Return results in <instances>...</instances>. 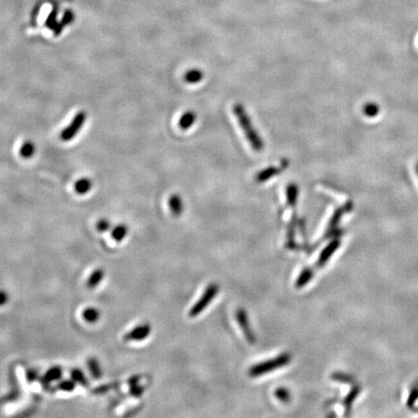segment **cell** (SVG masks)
<instances>
[{"label":"cell","instance_id":"29","mask_svg":"<svg viewBox=\"0 0 418 418\" xmlns=\"http://www.w3.org/2000/svg\"><path fill=\"white\" fill-rule=\"evenodd\" d=\"M37 377H38L37 371H35L33 369H28L26 372V379H27L28 383H33L37 379Z\"/></svg>","mask_w":418,"mask_h":418},{"label":"cell","instance_id":"11","mask_svg":"<svg viewBox=\"0 0 418 418\" xmlns=\"http://www.w3.org/2000/svg\"><path fill=\"white\" fill-rule=\"evenodd\" d=\"M105 276V271L103 268H96L93 270L91 274L86 281V287L90 290H93L98 287V285L103 281Z\"/></svg>","mask_w":418,"mask_h":418},{"label":"cell","instance_id":"14","mask_svg":"<svg viewBox=\"0 0 418 418\" xmlns=\"http://www.w3.org/2000/svg\"><path fill=\"white\" fill-rule=\"evenodd\" d=\"M87 367H88V370L90 372V375L92 376L95 380H99V379L102 378L103 373H102L101 366L99 364V361L95 357L88 358Z\"/></svg>","mask_w":418,"mask_h":418},{"label":"cell","instance_id":"28","mask_svg":"<svg viewBox=\"0 0 418 418\" xmlns=\"http://www.w3.org/2000/svg\"><path fill=\"white\" fill-rule=\"evenodd\" d=\"M143 392H144V387L140 386L139 384L131 386L130 390H129V394L133 397H140Z\"/></svg>","mask_w":418,"mask_h":418},{"label":"cell","instance_id":"31","mask_svg":"<svg viewBox=\"0 0 418 418\" xmlns=\"http://www.w3.org/2000/svg\"><path fill=\"white\" fill-rule=\"evenodd\" d=\"M115 386V384H113V385H105V386H102V387H98L93 392L94 393H102V392H106V391H108L109 390L111 387H113Z\"/></svg>","mask_w":418,"mask_h":418},{"label":"cell","instance_id":"23","mask_svg":"<svg viewBox=\"0 0 418 418\" xmlns=\"http://www.w3.org/2000/svg\"><path fill=\"white\" fill-rule=\"evenodd\" d=\"M380 110V107L376 103H368L363 107V112L367 117H376Z\"/></svg>","mask_w":418,"mask_h":418},{"label":"cell","instance_id":"12","mask_svg":"<svg viewBox=\"0 0 418 418\" xmlns=\"http://www.w3.org/2000/svg\"><path fill=\"white\" fill-rule=\"evenodd\" d=\"M170 211L174 216H180L183 212V201L179 195H172L169 199Z\"/></svg>","mask_w":418,"mask_h":418},{"label":"cell","instance_id":"25","mask_svg":"<svg viewBox=\"0 0 418 418\" xmlns=\"http://www.w3.org/2000/svg\"><path fill=\"white\" fill-rule=\"evenodd\" d=\"M359 392H360V388L358 387H355L354 389H352V391L350 392V394H349V395L347 396V398L345 399V401H344V405H345V407H346L347 412H348V410H350V408H351L352 404H353V402L356 400V397H357V396H358V394H359Z\"/></svg>","mask_w":418,"mask_h":418},{"label":"cell","instance_id":"30","mask_svg":"<svg viewBox=\"0 0 418 418\" xmlns=\"http://www.w3.org/2000/svg\"><path fill=\"white\" fill-rule=\"evenodd\" d=\"M332 378H333L335 381L342 382V383H351L350 378H349L348 376L343 375V374H335V375H333V377H332Z\"/></svg>","mask_w":418,"mask_h":418},{"label":"cell","instance_id":"3","mask_svg":"<svg viewBox=\"0 0 418 418\" xmlns=\"http://www.w3.org/2000/svg\"><path fill=\"white\" fill-rule=\"evenodd\" d=\"M218 293H219L218 285L216 284L208 285L202 295L200 297V299L195 303V305L192 306V308L189 311V317L196 318L197 316H199L212 302V300L215 298Z\"/></svg>","mask_w":418,"mask_h":418},{"label":"cell","instance_id":"22","mask_svg":"<svg viewBox=\"0 0 418 418\" xmlns=\"http://www.w3.org/2000/svg\"><path fill=\"white\" fill-rule=\"evenodd\" d=\"M313 277V271L311 269H305L297 279L295 286L299 289V288H303L310 280Z\"/></svg>","mask_w":418,"mask_h":418},{"label":"cell","instance_id":"18","mask_svg":"<svg viewBox=\"0 0 418 418\" xmlns=\"http://www.w3.org/2000/svg\"><path fill=\"white\" fill-rule=\"evenodd\" d=\"M91 186H92V183L90 179L83 177V178L78 179L75 183V191L78 195H85L87 192H89V190L91 189Z\"/></svg>","mask_w":418,"mask_h":418},{"label":"cell","instance_id":"33","mask_svg":"<svg viewBox=\"0 0 418 418\" xmlns=\"http://www.w3.org/2000/svg\"><path fill=\"white\" fill-rule=\"evenodd\" d=\"M139 380H140V376H134V377H132L128 380V384H129L130 387L134 386V385H137V384H139Z\"/></svg>","mask_w":418,"mask_h":418},{"label":"cell","instance_id":"7","mask_svg":"<svg viewBox=\"0 0 418 418\" xmlns=\"http://www.w3.org/2000/svg\"><path fill=\"white\" fill-rule=\"evenodd\" d=\"M236 320L239 326L241 327L246 339L250 344H254L255 343V336L249 326V321H248L247 315L245 313V311L242 309H239L236 312Z\"/></svg>","mask_w":418,"mask_h":418},{"label":"cell","instance_id":"5","mask_svg":"<svg viewBox=\"0 0 418 418\" xmlns=\"http://www.w3.org/2000/svg\"><path fill=\"white\" fill-rule=\"evenodd\" d=\"M151 333V326L147 323L144 324H140V325H137L136 327H134L133 329H131L130 331H128L125 336H124V341L125 342H141V341L145 340L146 338L149 337Z\"/></svg>","mask_w":418,"mask_h":418},{"label":"cell","instance_id":"15","mask_svg":"<svg viewBox=\"0 0 418 418\" xmlns=\"http://www.w3.org/2000/svg\"><path fill=\"white\" fill-rule=\"evenodd\" d=\"M71 379L76 382V384L84 388L89 387V382L86 379L84 373L79 368H74L71 370Z\"/></svg>","mask_w":418,"mask_h":418},{"label":"cell","instance_id":"19","mask_svg":"<svg viewBox=\"0 0 418 418\" xmlns=\"http://www.w3.org/2000/svg\"><path fill=\"white\" fill-rule=\"evenodd\" d=\"M203 78V73L199 69H191L184 76V79L188 83H198Z\"/></svg>","mask_w":418,"mask_h":418},{"label":"cell","instance_id":"16","mask_svg":"<svg viewBox=\"0 0 418 418\" xmlns=\"http://www.w3.org/2000/svg\"><path fill=\"white\" fill-rule=\"evenodd\" d=\"M196 118H197V116H196L195 112L187 111L185 113H183V115L179 119V127L182 130L189 129L191 126H193V124L195 123Z\"/></svg>","mask_w":418,"mask_h":418},{"label":"cell","instance_id":"9","mask_svg":"<svg viewBox=\"0 0 418 418\" xmlns=\"http://www.w3.org/2000/svg\"><path fill=\"white\" fill-rule=\"evenodd\" d=\"M62 374H63V371H62L61 367H59V366H53V367L49 368L45 373V375L42 378V382L45 385H49V384H51L53 382L59 381L61 379Z\"/></svg>","mask_w":418,"mask_h":418},{"label":"cell","instance_id":"17","mask_svg":"<svg viewBox=\"0 0 418 418\" xmlns=\"http://www.w3.org/2000/svg\"><path fill=\"white\" fill-rule=\"evenodd\" d=\"M110 234H111V237H112V239L114 241L121 242L124 238L127 236V234H128V228L125 225H123V224L117 225L116 227H114L111 230V233Z\"/></svg>","mask_w":418,"mask_h":418},{"label":"cell","instance_id":"27","mask_svg":"<svg viewBox=\"0 0 418 418\" xmlns=\"http://www.w3.org/2000/svg\"><path fill=\"white\" fill-rule=\"evenodd\" d=\"M96 229L100 232H108L110 229V222L107 219H101L97 222Z\"/></svg>","mask_w":418,"mask_h":418},{"label":"cell","instance_id":"6","mask_svg":"<svg viewBox=\"0 0 418 418\" xmlns=\"http://www.w3.org/2000/svg\"><path fill=\"white\" fill-rule=\"evenodd\" d=\"M289 166V162L287 160L282 161L281 165L279 167H268L266 169L260 171L257 175H256V179L258 182H264L267 181L268 179L272 178L273 176L277 175L280 173L282 170L287 169Z\"/></svg>","mask_w":418,"mask_h":418},{"label":"cell","instance_id":"13","mask_svg":"<svg viewBox=\"0 0 418 418\" xmlns=\"http://www.w3.org/2000/svg\"><path fill=\"white\" fill-rule=\"evenodd\" d=\"M82 319L88 324H95L100 319V312L95 307H87L82 311Z\"/></svg>","mask_w":418,"mask_h":418},{"label":"cell","instance_id":"4","mask_svg":"<svg viewBox=\"0 0 418 418\" xmlns=\"http://www.w3.org/2000/svg\"><path fill=\"white\" fill-rule=\"evenodd\" d=\"M86 120V114L83 111H79L75 115L71 123L69 124L60 134V139L64 141H69L73 139L78 131L83 126V123Z\"/></svg>","mask_w":418,"mask_h":418},{"label":"cell","instance_id":"26","mask_svg":"<svg viewBox=\"0 0 418 418\" xmlns=\"http://www.w3.org/2000/svg\"><path fill=\"white\" fill-rule=\"evenodd\" d=\"M275 396L276 398H278L280 401L282 402L287 403L289 402L290 400V393L287 389L285 388H279L275 391Z\"/></svg>","mask_w":418,"mask_h":418},{"label":"cell","instance_id":"10","mask_svg":"<svg viewBox=\"0 0 418 418\" xmlns=\"http://www.w3.org/2000/svg\"><path fill=\"white\" fill-rule=\"evenodd\" d=\"M352 206H353L352 202H348V203H346L343 207H339V208H338V209L334 212L333 216H332L331 220H330V222H329L328 231H332V230H334V229H335V227L338 225V223H339V221H340L342 216H343L346 212L350 211V210L352 209Z\"/></svg>","mask_w":418,"mask_h":418},{"label":"cell","instance_id":"24","mask_svg":"<svg viewBox=\"0 0 418 418\" xmlns=\"http://www.w3.org/2000/svg\"><path fill=\"white\" fill-rule=\"evenodd\" d=\"M57 389L64 392H71L74 391L76 388V382L74 380H63L60 381L57 385Z\"/></svg>","mask_w":418,"mask_h":418},{"label":"cell","instance_id":"32","mask_svg":"<svg viewBox=\"0 0 418 418\" xmlns=\"http://www.w3.org/2000/svg\"><path fill=\"white\" fill-rule=\"evenodd\" d=\"M418 391L417 389H414V391H413V393H412V395L410 396V398H409V400H408V406L409 407H412L413 406V404L416 402V400H417V398H418Z\"/></svg>","mask_w":418,"mask_h":418},{"label":"cell","instance_id":"34","mask_svg":"<svg viewBox=\"0 0 418 418\" xmlns=\"http://www.w3.org/2000/svg\"><path fill=\"white\" fill-rule=\"evenodd\" d=\"M7 298H8V295L6 294L5 292H2V294H1V304L2 305H4L7 302Z\"/></svg>","mask_w":418,"mask_h":418},{"label":"cell","instance_id":"2","mask_svg":"<svg viewBox=\"0 0 418 418\" xmlns=\"http://www.w3.org/2000/svg\"><path fill=\"white\" fill-rule=\"evenodd\" d=\"M290 361H291V356L289 354H284V355H281V356H279L278 357H276L274 359L265 361V362L260 363L256 366L252 367L250 369L249 374H250L251 377H259V376L267 374V373L273 371V370L282 368V367L288 365L290 363Z\"/></svg>","mask_w":418,"mask_h":418},{"label":"cell","instance_id":"21","mask_svg":"<svg viewBox=\"0 0 418 418\" xmlns=\"http://www.w3.org/2000/svg\"><path fill=\"white\" fill-rule=\"evenodd\" d=\"M35 150H36L35 144L33 142H31V141H26V142H24L21 145L20 150H19V154H20L21 157H23L25 159H28V158H30V157H32L34 155Z\"/></svg>","mask_w":418,"mask_h":418},{"label":"cell","instance_id":"35","mask_svg":"<svg viewBox=\"0 0 418 418\" xmlns=\"http://www.w3.org/2000/svg\"><path fill=\"white\" fill-rule=\"evenodd\" d=\"M416 170H417V173H418V162L417 163V165H416Z\"/></svg>","mask_w":418,"mask_h":418},{"label":"cell","instance_id":"8","mask_svg":"<svg viewBox=\"0 0 418 418\" xmlns=\"http://www.w3.org/2000/svg\"><path fill=\"white\" fill-rule=\"evenodd\" d=\"M341 242L338 240V239H335V240H333V241H331L326 247L324 249V251L322 252V254H321V256H320V258H319V260H318V263H317V265L319 266V267H322V266H324L325 263H327V261L331 258V256L337 251V249L339 248L340 246Z\"/></svg>","mask_w":418,"mask_h":418},{"label":"cell","instance_id":"20","mask_svg":"<svg viewBox=\"0 0 418 418\" xmlns=\"http://www.w3.org/2000/svg\"><path fill=\"white\" fill-rule=\"evenodd\" d=\"M298 197V187L295 184H290L287 188V201L291 207L296 205V201Z\"/></svg>","mask_w":418,"mask_h":418},{"label":"cell","instance_id":"1","mask_svg":"<svg viewBox=\"0 0 418 418\" xmlns=\"http://www.w3.org/2000/svg\"><path fill=\"white\" fill-rule=\"evenodd\" d=\"M233 112L252 149L257 152L262 151L264 147V142L254 128L244 107L241 104H235L233 106Z\"/></svg>","mask_w":418,"mask_h":418}]
</instances>
